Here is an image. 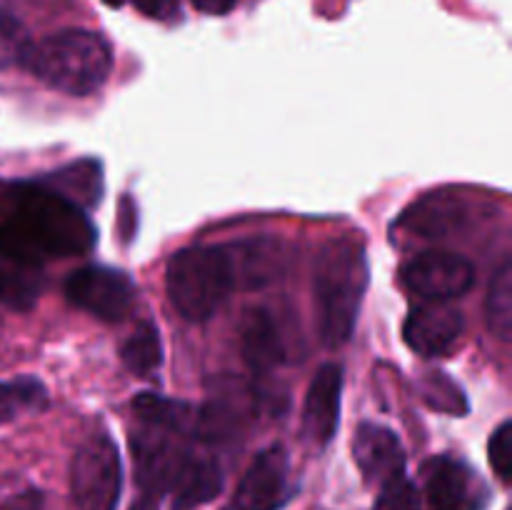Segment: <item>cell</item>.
I'll return each instance as SVG.
<instances>
[{"label": "cell", "instance_id": "obj_1", "mask_svg": "<svg viewBox=\"0 0 512 510\" xmlns=\"http://www.w3.org/2000/svg\"><path fill=\"white\" fill-rule=\"evenodd\" d=\"M98 235L85 210L43 180L0 178V255L18 265L75 258L95 248Z\"/></svg>", "mask_w": 512, "mask_h": 510}, {"label": "cell", "instance_id": "obj_2", "mask_svg": "<svg viewBox=\"0 0 512 510\" xmlns=\"http://www.w3.org/2000/svg\"><path fill=\"white\" fill-rule=\"evenodd\" d=\"M370 283L368 255L358 238L330 240L315 260L313 295L318 333L328 348H340L358 325Z\"/></svg>", "mask_w": 512, "mask_h": 510}, {"label": "cell", "instance_id": "obj_3", "mask_svg": "<svg viewBox=\"0 0 512 510\" xmlns=\"http://www.w3.org/2000/svg\"><path fill=\"white\" fill-rule=\"evenodd\" d=\"M18 60L45 85L75 98L103 88L113 68L108 40L93 30L80 28L60 30L35 43H25Z\"/></svg>", "mask_w": 512, "mask_h": 510}, {"label": "cell", "instance_id": "obj_4", "mask_svg": "<svg viewBox=\"0 0 512 510\" xmlns=\"http://www.w3.org/2000/svg\"><path fill=\"white\" fill-rule=\"evenodd\" d=\"M170 303L190 323H205L235 288L228 245H190L178 250L165 275Z\"/></svg>", "mask_w": 512, "mask_h": 510}, {"label": "cell", "instance_id": "obj_5", "mask_svg": "<svg viewBox=\"0 0 512 510\" xmlns=\"http://www.w3.org/2000/svg\"><path fill=\"white\" fill-rule=\"evenodd\" d=\"M123 485L120 453L110 435L95 433L80 443L70 465L75 510H115Z\"/></svg>", "mask_w": 512, "mask_h": 510}, {"label": "cell", "instance_id": "obj_6", "mask_svg": "<svg viewBox=\"0 0 512 510\" xmlns=\"http://www.w3.org/2000/svg\"><path fill=\"white\" fill-rule=\"evenodd\" d=\"M430 510H485L490 488L483 475L455 455H433L420 468Z\"/></svg>", "mask_w": 512, "mask_h": 510}, {"label": "cell", "instance_id": "obj_7", "mask_svg": "<svg viewBox=\"0 0 512 510\" xmlns=\"http://www.w3.org/2000/svg\"><path fill=\"white\" fill-rule=\"evenodd\" d=\"M65 295L75 308L105 320L120 323L135 305V285L123 270L105 265H85L65 280Z\"/></svg>", "mask_w": 512, "mask_h": 510}, {"label": "cell", "instance_id": "obj_8", "mask_svg": "<svg viewBox=\"0 0 512 510\" xmlns=\"http://www.w3.org/2000/svg\"><path fill=\"white\" fill-rule=\"evenodd\" d=\"M293 498L290 460L283 445H270L255 455L223 510H283Z\"/></svg>", "mask_w": 512, "mask_h": 510}, {"label": "cell", "instance_id": "obj_9", "mask_svg": "<svg viewBox=\"0 0 512 510\" xmlns=\"http://www.w3.org/2000/svg\"><path fill=\"white\" fill-rule=\"evenodd\" d=\"M403 283L410 293L425 300L460 298L475 285V265L465 255L450 250H428L405 263Z\"/></svg>", "mask_w": 512, "mask_h": 510}, {"label": "cell", "instance_id": "obj_10", "mask_svg": "<svg viewBox=\"0 0 512 510\" xmlns=\"http://www.w3.org/2000/svg\"><path fill=\"white\" fill-rule=\"evenodd\" d=\"M463 315L453 305L440 303V300H428L423 305H415L408 313L403 325V338L408 348L425 358H435L458 343L463 335Z\"/></svg>", "mask_w": 512, "mask_h": 510}, {"label": "cell", "instance_id": "obj_11", "mask_svg": "<svg viewBox=\"0 0 512 510\" xmlns=\"http://www.w3.org/2000/svg\"><path fill=\"white\" fill-rule=\"evenodd\" d=\"M353 458L370 488H385L405 475V448L398 435L385 425H360L353 440Z\"/></svg>", "mask_w": 512, "mask_h": 510}, {"label": "cell", "instance_id": "obj_12", "mask_svg": "<svg viewBox=\"0 0 512 510\" xmlns=\"http://www.w3.org/2000/svg\"><path fill=\"white\" fill-rule=\"evenodd\" d=\"M340 403H343V368L338 363H325L313 375L303 408L305 438L315 445H328L340 425Z\"/></svg>", "mask_w": 512, "mask_h": 510}, {"label": "cell", "instance_id": "obj_13", "mask_svg": "<svg viewBox=\"0 0 512 510\" xmlns=\"http://www.w3.org/2000/svg\"><path fill=\"white\" fill-rule=\"evenodd\" d=\"M470 223V205L460 195L430 193L405 210L400 225L420 238H448Z\"/></svg>", "mask_w": 512, "mask_h": 510}, {"label": "cell", "instance_id": "obj_14", "mask_svg": "<svg viewBox=\"0 0 512 510\" xmlns=\"http://www.w3.org/2000/svg\"><path fill=\"white\" fill-rule=\"evenodd\" d=\"M220 490H223V470H220L218 460L190 450L170 480L168 495L173 503L170 508L195 510L218 498Z\"/></svg>", "mask_w": 512, "mask_h": 510}, {"label": "cell", "instance_id": "obj_15", "mask_svg": "<svg viewBox=\"0 0 512 510\" xmlns=\"http://www.w3.org/2000/svg\"><path fill=\"white\" fill-rule=\"evenodd\" d=\"M240 348L248 368L258 375H268L285 360L283 338L275 318L265 308H255L245 315L240 330Z\"/></svg>", "mask_w": 512, "mask_h": 510}, {"label": "cell", "instance_id": "obj_16", "mask_svg": "<svg viewBox=\"0 0 512 510\" xmlns=\"http://www.w3.org/2000/svg\"><path fill=\"white\" fill-rule=\"evenodd\" d=\"M228 250L230 258H233L235 285H243V288H260V285H268L270 280L280 273V265H283L285 258L278 240L270 238L235 243L228 245Z\"/></svg>", "mask_w": 512, "mask_h": 510}, {"label": "cell", "instance_id": "obj_17", "mask_svg": "<svg viewBox=\"0 0 512 510\" xmlns=\"http://www.w3.org/2000/svg\"><path fill=\"white\" fill-rule=\"evenodd\" d=\"M43 183L83 210L93 208L103 198V165L95 158H83L45 175Z\"/></svg>", "mask_w": 512, "mask_h": 510}, {"label": "cell", "instance_id": "obj_18", "mask_svg": "<svg viewBox=\"0 0 512 510\" xmlns=\"http://www.w3.org/2000/svg\"><path fill=\"white\" fill-rule=\"evenodd\" d=\"M135 413L143 420V425H155V428L173 430V433L193 435L195 433V413L188 403L163 398L155 393H140L133 403Z\"/></svg>", "mask_w": 512, "mask_h": 510}, {"label": "cell", "instance_id": "obj_19", "mask_svg": "<svg viewBox=\"0 0 512 510\" xmlns=\"http://www.w3.org/2000/svg\"><path fill=\"white\" fill-rule=\"evenodd\" d=\"M120 358H123L125 368L138 375H148L158 370L160 363H163V343H160L158 328L150 320H143L123 343Z\"/></svg>", "mask_w": 512, "mask_h": 510}, {"label": "cell", "instance_id": "obj_20", "mask_svg": "<svg viewBox=\"0 0 512 510\" xmlns=\"http://www.w3.org/2000/svg\"><path fill=\"white\" fill-rule=\"evenodd\" d=\"M48 408V390L35 378H18L0 383V425L23 413H40Z\"/></svg>", "mask_w": 512, "mask_h": 510}, {"label": "cell", "instance_id": "obj_21", "mask_svg": "<svg viewBox=\"0 0 512 510\" xmlns=\"http://www.w3.org/2000/svg\"><path fill=\"white\" fill-rule=\"evenodd\" d=\"M420 395H423L425 405L438 413L448 415H465L470 410L468 395L460 388L458 380L450 378L443 370H430V373L423 375L420 380Z\"/></svg>", "mask_w": 512, "mask_h": 510}, {"label": "cell", "instance_id": "obj_22", "mask_svg": "<svg viewBox=\"0 0 512 510\" xmlns=\"http://www.w3.org/2000/svg\"><path fill=\"white\" fill-rule=\"evenodd\" d=\"M488 323L500 340H510L512 333V268L503 260L493 275L488 293Z\"/></svg>", "mask_w": 512, "mask_h": 510}, {"label": "cell", "instance_id": "obj_23", "mask_svg": "<svg viewBox=\"0 0 512 510\" xmlns=\"http://www.w3.org/2000/svg\"><path fill=\"white\" fill-rule=\"evenodd\" d=\"M490 465H493L495 475L500 478V483L508 485L512 480V423L503 420V423L495 428L493 438L488 445Z\"/></svg>", "mask_w": 512, "mask_h": 510}, {"label": "cell", "instance_id": "obj_24", "mask_svg": "<svg viewBox=\"0 0 512 510\" xmlns=\"http://www.w3.org/2000/svg\"><path fill=\"white\" fill-rule=\"evenodd\" d=\"M373 510H420L418 488L408 478H398L380 488Z\"/></svg>", "mask_w": 512, "mask_h": 510}, {"label": "cell", "instance_id": "obj_25", "mask_svg": "<svg viewBox=\"0 0 512 510\" xmlns=\"http://www.w3.org/2000/svg\"><path fill=\"white\" fill-rule=\"evenodd\" d=\"M33 298L35 290L30 288L23 278H18V275L10 273V270L0 268V303L10 305V308L25 310L30 308Z\"/></svg>", "mask_w": 512, "mask_h": 510}, {"label": "cell", "instance_id": "obj_26", "mask_svg": "<svg viewBox=\"0 0 512 510\" xmlns=\"http://www.w3.org/2000/svg\"><path fill=\"white\" fill-rule=\"evenodd\" d=\"M25 48V40H20V30L15 20L0 13V63H8L10 58H20Z\"/></svg>", "mask_w": 512, "mask_h": 510}, {"label": "cell", "instance_id": "obj_27", "mask_svg": "<svg viewBox=\"0 0 512 510\" xmlns=\"http://www.w3.org/2000/svg\"><path fill=\"white\" fill-rule=\"evenodd\" d=\"M128 3H133V8L148 18L163 20V23L180 18V0H128Z\"/></svg>", "mask_w": 512, "mask_h": 510}, {"label": "cell", "instance_id": "obj_28", "mask_svg": "<svg viewBox=\"0 0 512 510\" xmlns=\"http://www.w3.org/2000/svg\"><path fill=\"white\" fill-rule=\"evenodd\" d=\"M0 510H43V495L38 490H28V493H20L15 498L5 500Z\"/></svg>", "mask_w": 512, "mask_h": 510}, {"label": "cell", "instance_id": "obj_29", "mask_svg": "<svg viewBox=\"0 0 512 510\" xmlns=\"http://www.w3.org/2000/svg\"><path fill=\"white\" fill-rule=\"evenodd\" d=\"M200 13L208 15H225L238 5V0H190Z\"/></svg>", "mask_w": 512, "mask_h": 510}, {"label": "cell", "instance_id": "obj_30", "mask_svg": "<svg viewBox=\"0 0 512 510\" xmlns=\"http://www.w3.org/2000/svg\"><path fill=\"white\" fill-rule=\"evenodd\" d=\"M103 3H108L110 8H120V5H125L128 0H103Z\"/></svg>", "mask_w": 512, "mask_h": 510}]
</instances>
